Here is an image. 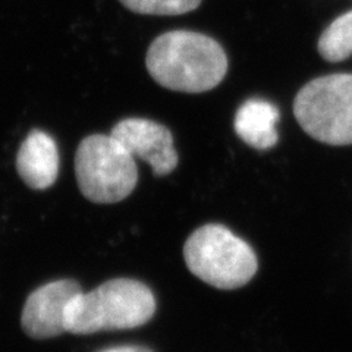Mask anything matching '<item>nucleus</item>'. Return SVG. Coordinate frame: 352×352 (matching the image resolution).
Returning a JSON list of instances; mask_svg holds the SVG:
<instances>
[{"mask_svg": "<svg viewBox=\"0 0 352 352\" xmlns=\"http://www.w3.org/2000/svg\"><path fill=\"white\" fill-rule=\"evenodd\" d=\"M228 56L220 44L194 31H169L151 43L146 66L159 85L179 93L210 91L223 81Z\"/></svg>", "mask_w": 352, "mask_h": 352, "instance_id": "1", "label": "nucleus"}, {"mask_svg": "<svg viewBox=\"0 0 352 352\" xmlns=\"http://www.w3.org/2000/svg\"><path fill=\"white\" fill-rule=\"evenodd\" d=\"M156 313V298L147 285L134 279H112L81 292L66 311V332L91 335L103 330L144 326Z\"/></svg>", "mask_w": 352, "mask_h": 352, "instance_id": "2", "label": "nucleus"}, {"mask_svg": "<svg viewBox=\"0 0 352 352\" xmlns=\"http://www.w3.org/2000/svg\"><path fill=\"white\" fill-rule=\"evenodd\" d=\"M184 258L188 270L217 289H238L257 272V256L244 239L222 225H204L186 239Z\"/></svg>", "mask_w": 352, "mask_h": 352, "instance_id": "3", "label": "nucleus"}, {"mask_svg": "<svg viewBox=\"0 0 352 352\" xmlns=\"http://www.w3.org/2000/svg\"><path fill=\"white\" fill-rule=\"evenodd\" d=\"M75 175L82 195L97 204L125 200L138 182L135 157L110 134H94L80 142Z\"/></svg>", "mask_w": 352, "mask_h": 352, "instance_id": "4", "label": "nucleus"}, {"mask_svg": "<svg viewBox=\"0 0 352 352\" xmlns=\"http://www.w3.org/2000/svg\"><path fill=\"white\" fill-rule=\"evenodd\" d=\"M294 115L307 134L323 144H352V74L307 82L295 97Z\"/></svg>", "mask_w": 352, "mask_h": 352, "instance_id": "5", "label": "nucleus"}, {"mask_svg": "<svg viewBox=\"0 0 352 352\" xmlns=\"http://www.w3.org/2000/svg\"><path fill=\"white\" fill-rule=\"evenodd\" d=\"M78 282L54 280L32 292L22 310L24 332L34 339H47L66 332V311L81 294Z\"/></svg>", "mask_w": 352, "mask_h": 352, "instance_id": "6", "label": "nucleus"}, {"mask_svg": "<svg viewBox=\"0 0 352 352\" xmlns=\"http://www.w3.org/2000/svg\"><path fill=\"white\" fill-rule=\"evenodd\" d=\"M110 135L132 156L144 160L156 176L169 175L178 166L173 135L162 124L142 118H128L118 122Z\"/></svg>", "mask_w": 352, "mask_h": 352, "instance_id": "7", "label": "nucleus"}, {"mask_svg": "<svg viewBox=\"0 0 352 352\" xmlns=\"http://www.w3.org/2000/svg\"><path fill=\"white\" fill-rule=\"evenodd\" d=\"M59 151L46 132L34 129L22 141L16 156V170L30 188L47 190L59 175Z\"/></svg>", "mask_w": 352, "mask_h": 352, "instance_id": "8", "label": "nucleus"}, {"mask_svg": "<svg viewBox=\"0 0 352 352\" xmlns=\"http://www.w3.org/2000/svg\"><path fill=\"white\" fill-rule=\"evenodd\" d=\"M279 109L263 98H250L235 115L236 135L256 150H269L278 144Z\"/></svg>", "mask_w": 352, "mask_h": 352, "instance_id": "9", "label": "nucleus"}, {"mask_svg": "<svg viewBox=\"0 0 352 352\" xmlns=\"http://www.w3.org/2000/svg\"><path fill=\"white\" fill-rule=\"evenodd\" d=\"M317 49L324 60L333 63L352 56V10L329 24L318 38Z\"/></svg>", "mask_w": 352, "mask_h": 352, "instance_id": "10", "label": "nucleus"}, {"mask_svg": "<svg viewBox=\"0 0 352 352\" xmlns=\"http://www.w3.org/2000/svg\"><path fill=\"white\" fill-rule=\"evenodd\" d=\"M126 9L141 15L172 16L195 10L201 0H119Z\"/></svg>", "mask_w": 352, "mask_h": 352, "instance_id": "11", "label": "nucleus"}, {"mask_svg": "<svg viewBox=\"0 0 352 352\" xmlns=\"http://www.w3.org/2000/svg\"><path fill=\"white\" fill-rule=\"evenodd\" d=\"M100 352H153L151 349L146 346H138V345H122V346H115V348H109Z\"/></svg>", "mask_w": 352, "mask_h": 352, "instance_id": "12", "label": "nucleus"}]
</instances>
